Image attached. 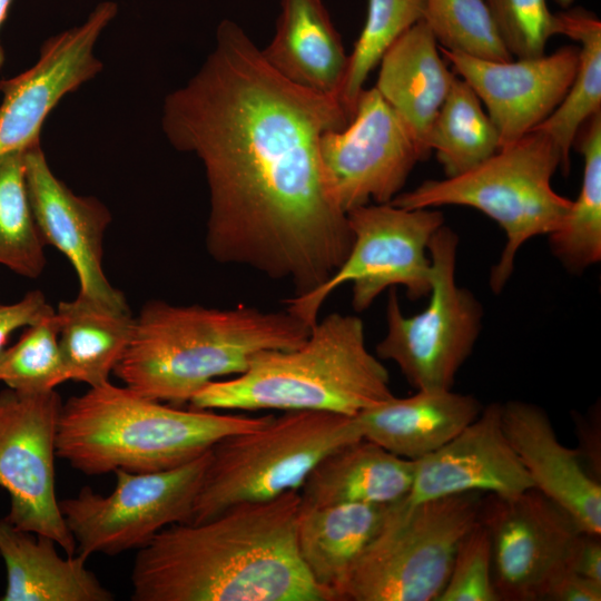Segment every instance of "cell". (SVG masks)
Segmentation results:
<instances>
[{"label": "cell", "mask_w": 601, "mask_h": 601, "mask_svg": "<svg viewBox=\"0 0 601 601\" xmlns=\"http://www.w3.org/2000/svg\"><path fill=\"white\" fill-rule=\"evenodd\" d=\"M349 120L337 95L287 80L237 23H219L214 49L161 111L170 145L204 166L215 260L287 280L294 295L336 272L353 236L328 193L319 140Z\"/></svg>", "instance_id": "1"}, {"label": "cell", "mask_w": 601, "mask_h": 601, "mask_svg": "<svg viewBox=\"0 0 601 601\" xmlns=\"http://www.w3.org/2000/svg\"><path fill=\"white\" fill-rule=\"evenodd\" d=\"M298 490L176 523L138 550L134 601H328L297 551Z\"/></svg>", "instance_id": "2"}, {"label": "cell", "mask_w": 601, "mask_h": 601, "mask_svg": "<svg viewBox=\"0 0 601 601\" xmlns=\"http://www.w3.org/2000/svg\"><path fill=\"white\" fill-rule=\"evenodd\" d=\"M309 327L287 309L147 303L114 373L139 395L174 406L218 377L238 375L259 353L302 345Z\"/></svg>", "instance_id": "3"}, {"label": "cell", "mask_w": 601, "mask_h": 601, "mask_svg": "<svg viewBox=\"0 0 601 601\" xmlns=\"http://www.w3.org/2000/svg\"><path fill=\"white\" fill-rule=\"evenodd\" d=\"M272 417L181 410L107 382L62 404L56 454L87 475L166 471Z\"/></svg>", "instance_id": "4"}, {"label": "cell", "mask_w": 601, "mask_h": 601, "mask_svg": "<svg viewBox=\"0 0 601 601\" xmlns=\"http://www.w3.org/2000/svg\"><path fill=\"white\" fill-rule=\"evenodd\" d=\"M394 397L390 376L354 315L332 313L293 349L257 354L240 374L213 381L189 401L198 410L323 411L355 416Z\"/></svg>", "instance_id": "5"}, {"label": "cell", "mask_w": 601, "mask_h": 601, "mask_svg": "<svg viewBox=\"0 0 601 601\" xmlns=\"http://www.w3.org/2000/svg\"><path fill=\"white\" fill-rule=\"evenodd\" d=\"M559 167L563 169L559 147L545 134L532 130L471 170L425 180L390 203L408 209L469 206L495 220L506 237L490 274L492 290L500 293L513 272L520 247L532 237L554 231L571 206L572 200L551 186Z\"/></svg>", "instance_id": "6"}, {"label": "cell", "mask_w": 601, "mask_h": 601, "mask_svg": "<svg viewBox=\"0 0 601 601\" xmlns=\"http://www.w3.org/2000/svg\"><path fill=\"white\" fill-rule=\"evenodd\" d=\"M359 439L355 416L323 411H286L260 427L228 435L209 451L189 522L299 491L323 457Z\"/></svg>", "instance_id": "7"}, {"label": "cell", "mask_w": 601, "mask_h": 601, "mask_svg": "<svg viewBox=\"0 0 601 601\" xmlns=\"http://www.w3.org/2000/svg\"><path fill=\"white\" fill-rule=\"evenodd\" d=\"M484 495L464 492L392 503L338 601H437L460 541L479 521Z\"/></svg>", "instance_id": "8"}, {"label": "cell", "mask_w": 601, "mask_h": 601, "mask_svg": "<svg viewBox=\"0 0 601 601\" xmlns=\"http://www.w3.org/2000/svg\"><path fill=\"white\" fill-rule=\"evenodd\" d=\"M346 215L353 243L343 264L316 289L284 300L286 309L309 328L318 321L324 302L347 283L356 312L368 308L386 288L403 286L413 300L430 293L428 245L443 226L441 211L386 203L366 204Z\"/></svg>", "instance_id": "9"}, {"label": "cell", "mask_w": 601, "mask_h": 601, "mask_svg": "<svg viewBox=\"0 0 601 601\" xmlns=\"http://www.w3.org/2000/svg\"><path fill=\"white\" fill-rule=\"evenodd\" d=\"M457 244L456 234L444 225L432 236L430 300L422 312L404 315L396 288L388 293L387 329L377 357L395 363L416 391L452 390L481 329L480 303L455 279Z\"/></svg>", "instance_id": "10"}, {"label": "cell", "mask_w": 601, "mask_h": 601, "mask_svg": "<svg viewBox=\"0 0 601 601\" xmlns=\"http://www.w3.org/2000/svg\"><path fill=\"white\" fill-rule=\"evenodd\" d=\"M209 451L166 471L116 470V487L109 495L85 486L76 496L60 500L77 552L89 558L139 550L162 529L189 522Z\"/></svg>", "instance_id": "11"}, {"label": "cell", "mask_w": 601, "mask_h": 601, "mask_svg": "<svg viewBox=\"0 0 601 601\" xmlns=\"http://www.w3.org/2000/svg\"><path fill=\"white\" fill-rule=\"evenodd\" d=\"M53 390L0 392V486L10 496L7 520L52 539L68 555L77 544L62 518L55 487L58 422L62 408Z\"/></svg>", "instance_id": "12"}, {"label": "cell", "mask_w": 601, "mask_h": 601, "mask_svg": "<svg viewBox=\"0 0 601 601\" xmlns=\"http://www.w3.org/2000/svg\"><path fill=\"white\" fill-rule=\"evenodd\" d=\"M328 193L347 214L366 205L390 203L422 159L407 127L375 87L363 89L348 124L319 140Z\"/></svg>", "instance_id": "13"}, {"label": "cell", "mask_w": 601, "mask_h": 601, "mask_svg": "<svg viewBox=\"0 0 601 601\" xmlns=\"http://www.w3.org/2000/svg\"><path fill=\"white\" fill-rule=\"evenodd\" d=\"M479 520L490 535L500 601L543 600L551 580L568 568L572 544L582 531L534 487L509 499L485 494Z\"/></svg>", "instance_id": "14"}, {"label": "cell", "mask_w": 601, "mask_h": 601, "mask_svg": "<svg viewBox=\"0 0 601 601\" xmlns=\"http://www.w3.org/2000/svg\"><path fill=\"white\" fill-rule=\"evenodd\" d=\"M117 10L114 2L99 3L85 22L47 39L32 67L0 80V156L40 141L59 101L102 70L95 46Z\"/></svg>", "instance_id": "15"}, {"label": "cell", "mask_w": 601, "mask_h": 601, "mask_svg": "<svg viewBox=\"0 0 601 601\" xmlns=\"http://www.w3.org/2000/svg\"><path fill=\"white\" fill-rule=\"evenodd\" d=\"M439 48L484 104L499 132L501 148L531 132L556 109L579 65L578 46L510 61L477 59Z\"/></svg>", "instance_id": "16"}, {"label": "cell", "mask_w": 601, "mask_h": 601, "mask_svg": "<svg viewBox=\"0 0 601 601\" xmlns=\"http://www.w3.org/2000/svg\"><path fill=\"white\" fill-rule=\"evenodd\" d=\"M24 177L31 209L45 244L59 249L73 266L79 294L120 311H129L120 290L102 269V242L111 215L95 197L73 194L52 173L41 142L23 150Z\"/></svg>", "instance_id": "17"}, {"label": "cell", "mask_w": 601, "mask_h": 601, "mask_svg": "<svg viewBox=\"0 0 601 601\" xmlns=\"http://www.w3.org/2000/svg\"><path fill=\"white\" fill-rule=\"evenodd\" d=\"M533 483L502 424V404L492 403L453 439L415 461L410 504L441 496L482 492L514 497Z\"/></svg>", "instance_id": "18"}, {"label": "cell", "mask_w": 601, "mask_h": 601, "mask_svg": "<svg viewBox=\"0 0 601 601\" xmlns=\"http://www.w3.org/2000/svg\"><path fill=\"white\" fill-rule=\"evenodd\" d=\"M502 424L534 489L562 508L588 533L601 534V481L577 449L558 439L546 413L523 401L502 404Z\"/></svg>", "instance_id": "19"}, {"label": "cell", "mask_w": 601, "mask_h": 601, "mask_svg": "<svg viewBox=\"0 0 601 601\" xmlns=\"http://www.w3.org/2000/svg\"><path fill=\"white\" fill-rule=\"evenodd\" d=\"M380 65L375 88L407 127L422 159H426L431 154V126L456 76L445 65L424 20L401 35Z\"/></svg>", "instance_id": "20"}, {"label": "cell", "mask_w": 601, "mask_h": 601, "mask_svg": "<svg viewBox=\"0 0 601 601\" xmlns=\"http://www.w3.org/2000/svg\"><path fill=\"white\" fill-rule=\"evenodd\" d=\"M482 406L472 395L452 390H420L365 410L355 420L363 439L408 460L440 449L474 421Z\"/></svg>", "instance_id": "21"}, {"label": "cell", "mask_w": 601, "mask_h": 601, "mask_svg": "<svg viewBox=\"0 0 601 601\" xmlns=\"http://www.w3.org/2000/svg\"><path fill=\"white\" fill-rule=\"evenodd\" d=\"M56 542L21 530L0 519V556L7 571L1 601H111L114 594L101 584L78 553L61 558Z\"/></svg>", "instance_id": "22"}, {"label": "cell", "mask_w": 601, "mask_h": 601, "mask_svg": "<svg viewBox=\"0 0 601 601\" xmlns=\"http://www.w3.org/2000/svg\"><path fill=\"white\" fill-rule=\"evenodd\" d=\"M391 504L302 505L296 525L299 558L328 601L339 591L361 554L381 530Z\"/></svg>", "instance_id": "23"}, {"label": "cell", "mask_w": 601, "mask_h": 601, "mask_svg": "<svg viewBox=\"0 0 601 601\" xmlns=\"http://www.w3.org/2000/svg\"><path fill=\"white\" fill-rule=\"evenodd\" d=\"M414 472L415 461L359 439L315 465L299 489L302 505L392 504L406 497Z\"/></svg>", "instance_id": "24"}, {"label": "cell", "mask_w": 601, "mask_h": 601, "mask_svg": "<svg viewBox=\"0 0 601 601\" xmlns=\"http://www.w3.org/2000/svg\"><path fill=\"white\" fill-rule=\"evenodd\" d=\"M260 50L287 80L338 96L348 56L322 0H280L275 36Z\"/></svg>", "instance_id": "25"}, {"label": "cell", "mask_w": 601, "mask_h": 601, "mask_svg": "<svg viewBox=\"0 0 601 601\" xmlns=\"http://www.w3.org/2000/svg\"><path fill=\"white\" fill-rule=\"evenodd\" d=\"M59 346L69 381L89 387L109 382L134 333L130 311H120L80 294L56 311Z\"/></svg>", "instance_id": "26"}, {"label": "cell", "mask_w": 601, "mask_h": 601, "mask_svg": "<svg viewBox=\"0 0 601 601\" xmlns=\"http://www.w3.org/2000/svg\"><path fill=\"white\" fill-rule=\"evenodd\" d=\"M554 16L556 35L579 42V65L561 104L533 130L545 134L555 142L566 174L570 151L580 128L601 111V21L582 7L568 8Z\"/></svg>", "instance_id": "27"}, {"label": "cell", "mask_w": 601, "mask_h": 601, "mask_svg": "<svg viewBox=\"0 0 601 601\" xmlns=\"http://www.w3.org/2000/svg\"><path fill=\"white\" fill-rule=\"evenodd\" d=\"M427 147L435 151L446 177L471 170L501 149L499 132L481 100L459 77L434 118Z\"/></svg>", "instance_id": "28"}, {"label": "cell", "mask_w": 601, "mask_h": 601, "mask_svg": "<svg viewBox=\"0 0 601 601\" xmlns=\"http://www.w3.org/2000/svg\"><path fill=\"white\" fill-rule=\"evenodd\" d=\"M574 142L584 158L580 194L550 236L551 248L572 272L601 259V111L580 128Z\"/></svg>", "instance_id": "29"}, {"label": "cell", "mask_w": 601, "mask_h": 601, "mask_svg": "<svg viewBox=\"0 0 601 601\" xmlns=\"http://www.w3.org/2000/svg\"><path fill=\"white\" fill-rule=\"evenodd\" d=\"M23 150L0 156V264L36 278L46 264V244L28 197Z\"/></svg>", "instance_id": "30"}, {"label": "cell", "mask_w": 601, "mask_h": 601, "mask_svg": "<svg viewBox=\"0 0 601 601\" xmlns=\"http://www.w3.org/2000/svg\"><path fill=\"white\" fill-rule=\"evenodd\" d=\"M424 0H368L362 32L348 56L338 97L352 118L370 72L407 29L424 18Z\"/></svg>", "instance_id": "31"}, {"label": "cell", "mask_w": 601, "mask_h": 601, "mask_svg": "<svg viewBox=\"0 0 601 601\" xmlns=\"http://www.w3.org/2000/svg\"><path fill=\"white\" fill-rule=\"evenodd\" d=\"M69 381L59 346L56 312L26 328L0 355V382L21 393L53 391Z\"/></svg>", "instance_id": "32"}, {"label": "cell", "mask_w": 601, "mask_h": 601, "mask_svg": "<svg viewBox=\"0 0 601 601\" xmlns=\"http://www.w3.org/2000/svg\"><path fill=\"white\" fill-rule=\"evenodd\" d=\"M424 18L440 47L477 59L510 61L483 0H424Z\"/></svg>", "instance_id": "33"}, {"label": "cell", "mask_w": 601, "mask_h": 601, "mask_svg": "<svg viewBox=\"0 0 601 601\" xmlns=\"http://www.w3.org/2000/svg\"><path fill=\"white\" fill-rule=\"evenodd\" d=\"M499 37L516 59L544 55L549 39L556 35L555 16L546 0H483Z\"/></svg>", "instance_id": "34"}, {"label": "cell", "mask_w": 601, "mask_h": 601, "mask_svg": "<svg viewBox=\"0 0 601 601\" xmlns=\"http://www.w3.org/2000/svg\"><path fill=\"white\" fill-rule=\"evenodd\" d=\"M437 601H500L493 583L491 540L480 520L460 541Z\"/></svg>", "instance_id": "35"}, {"label": "cell", "mask_w": 601, "mask_h": 601, "mask_svg": "<svg viewBox=\"0 0 601 601\" xmlns=\"http://www.w3.org/2000/svg\"><path fill=\"white\" fill-rule=\"evenodd\" d=\"M53 312L40 290L27 293L17 303L0 305V355L14 331L33 325Z\"/></svg>", "instance_id": "36"}, {"label": "cell", "mask_w": 601, "mask_h": 601, "mask_svg": "<svg viewBox=\"0 0 601 601\" xmlns=\"http://www.w3.org/2000/svg\"><path fill=\"white\" fill-rule=\"evenodd\" d=\"M543 600L552 601H600L601 583L566 568L549 583Z\"/></svg>", "instance_id": "37"}, {"label": "cell", "mask_w": 601, "mask_h": 601, "mask_svg": "<svg viewBox=\"0 0 601 601\" xmlns=\"http://www.w3.org/2000/svg\"><path fill=\"white\" fill-rule=\"evenodd\" d=\"M568 568L601 583L600 534L584 531L578 534L570 551Z\"/></svg>", "instance_id": "38"}, {"label": "cell", "mask_w": 601, "mask_h": 601, "mask_svg": "<svg viewBox=\"0 0 601 601\" xmlns=\"http://www.w3.org/2000/svg\"><path fill=\"white\" fill-rule=\"evenodd\" d=\"M579 447L577 449L588 471L601 481L600 425L597 420H577Z\"/></svg>", "instance_id": "39"}, {"label": "cell", "mask_w": 601, "mask_h": 601, "mask_svg": "<svg viewBox=\"0 0 601 601\" xmlns=\"http://www.w3.org/2000/svg\"><path fill=\"white\" fill-rule=\"evenodd\" d=\"M12 0H0V28L7 18V13ZM4 63V50L0 43V69Z\"/></svg>", "instance_id": "40"}, {"label": "cell", "mask_w": 601, "mask_h": 601, "mask_svg": "<svg viewBox=\"0 0 601 601\" xmlns=\"http://www.w3.org/2000/svg\"><path fill=\"white\" fill-rule=\"evenodd\" d=\"M561 8L568 9L572 6L574 0H554Z\"/></svg>", "instance_id": "41"}]
</instances>
